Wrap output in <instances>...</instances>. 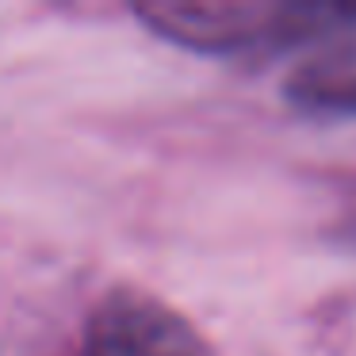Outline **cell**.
<instances>
[{
    "label": "cell",
    "instance_id": "obj_1",
    "mask_svg": "<svg viewBox=\"0 0 356 356\" xmlns=\"http://www.w3.org/2000/svg\"><path fill=\"white\" fill-rule=\"evenodd\" d=\"M348 4H241V0H200V4H142L134 16L154 35L195 54L268 58L291 50H314L348 24Z\"/></svg>",
    "mask_w": 356,
    "mask_h": 356
},
{
    "label": "cell",
    "instance_id": "obj_2",
    "mask_svg": "<svg viewBox=\"0 0 356 356\" xmlns=\"http://www.w3.org/2000/svg\"><path fill=\"white\" fill-rule=\"evenodd\" d=\"M85 356H215L195 325L161 299L119 287L88 318Z\"/></svg>",
    "mask_w": 356,
    "mask_h": 356
},
{
    "label": "cell",
    "instance_id": "obj_3",
    "mask_svg": "<svg viewBox=\"0 0 356 356\" xmlns=\"http://www.w3.org/2000/svg\"><path fill=\"white\" fill-rule=\"evenodd\" d=\"M287 100L310 115H353L356 119V8L345 31L314 47L307 62L287 77Z\"/></svg>",
    "mask_w": 356,
    "mask_h": 356
}]
</instances>
